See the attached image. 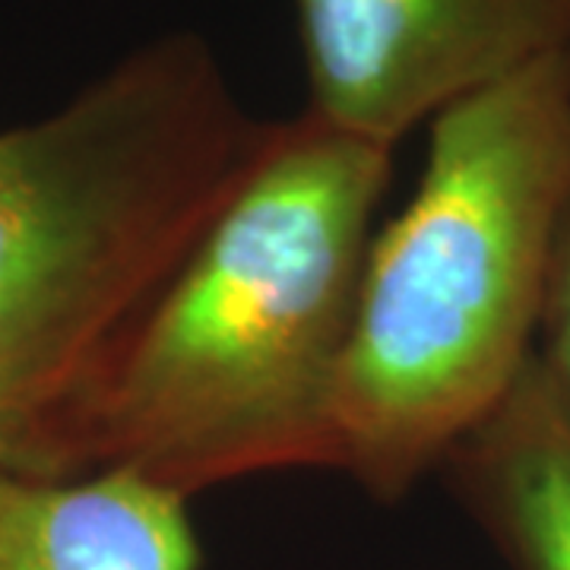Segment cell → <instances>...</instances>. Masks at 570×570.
<instances>
[{"label": "cell", "mask_w": 570, "mask_h": 570, "mask_svg": "<svg viewBox=\"0 0 570 570\" xmlns=\"http://www.w3.org/2000/svg\"><path fill=\"white\" fill-rule=\"evenodd\" d=\"M393 149L302 111L111 348L45 479L134 472L194 498L336 469V390Z\"/></svg>", "instance_id": "1"}, {"label": "cell", "mask_w": 570, "mask_h": 570, "mask_svg": "<svg viewBox=\"0 0 570 570\" xmlns=\"http://www.w3.org/2000/svg\"><path fill=\"white\" fill-rule=\"evenodd\" d=\"M197 32L0 134V469L41 475L82 390L264 146Z\"/></svg>", "instance_id": "2"}, {"label": "cell", "mask_w": 570, "mask_h": 570, "mask_svg": "<svg viewBox=\"0 0 570 570\" xmlns=\"http://www.w3.org/2000/svg\"><path fill=\"white\" fill-rule=\"evenodd\" d=\"M570 206V51L444 108L406 209L374 232L336 390V469L400 501L535 352Z\"/></svg>", "instance_id": "3"}, {"label": "cell", "mask_w": 570, "mask_h": 570, "mask_svg": "<svg viewBox=\"0 0 570 570\" xmlns=\"http://www.w3.org/2000/svg\"><path fill=\"white\" fill-rule=\"evenodd\" d=\"M307 111L396 146L412 127L570 51V0H295Z\"/></svg>", "instance_id": "4"}, {"label": "cell", "mask_w": 570, "mask_h": 570, "mask_svg": "<svg viewBox=\"0 0 570 570\" xmlns=\"http://www.w3.org/2000/svg\"><path fill=\"white\" fill-rule=\"evenodd\" d=\"M187 498L134 472L0 469V570H200Z\"/></svg>", "instance_id": "5"}, {"label": "cell", "mask_w": 570, "mask_h": 570, "mask_svg": "<svg viewBox=\"0 0 570 570\" xmlns=\"http://www.w3.org/2000/svg\"><path fill=\"white\" fill-rule=\"evenodd\" d=\"M513 570H570V425L535 362L441 463Z\"/></svg>", "instance_id": "6"}, {"label": "cell", "mask_w": 570, "mask_h": 570, "mask_svg": "<svg viewBox=\"0 0 570 570\" xmlns=\"http://www.w3.org/2000/svg\"><path fill=\"white\" fill-rule=\"evenodd\" d=\"M532 362L539 367L561 419L570 425V206L551 250Z\"/></svg>", "instance_id": "7"}]
</instances>
